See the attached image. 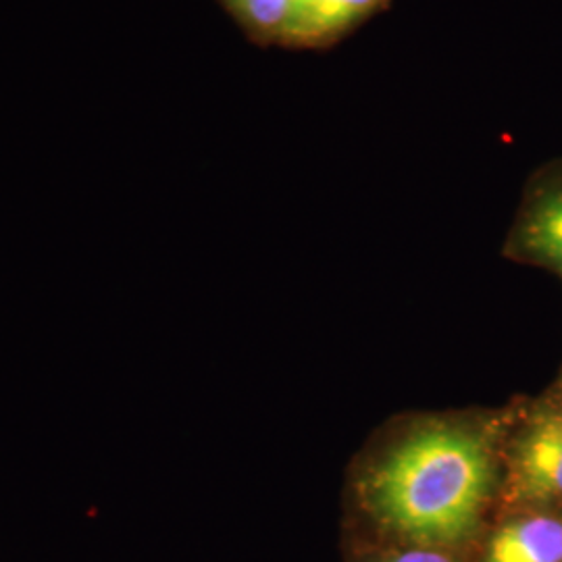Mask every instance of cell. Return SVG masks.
I'll return each instance as SVG.
<instances>
[{"label": "cell", "instance_id": "cell-1", "mask_svg": "<svg viewBox=\"0 0 562 562\" xmlns=\"http://www.w3.org/2000/svg\"><path fill=\"white\" fill-rule=\"evenodd\" d=\"M492 482V448L482 431L434 423L396 443L362 494L387 531L419 548H440L477 529Z\"/></svg>", "mask_w": 562, "mask_h": 562}, {"label": "cell", "instance_id": "cell-2", "mask_svg": "<svg viewBox=\"0 0 562 562\" xmlns=\"http://www.w3.org/2000/svg\"><path fill=\"white\" fill-rule=\"evenodd\" d=\"M259 46L323 50L344 41L392 0H220Z\"/></svg>", "mask_w": 562, "mask_h": 562}, {"label": "cell", "instance_id": "cell-3", "mask_svg": "<svg viewBox=\"0 0 562 562\" xmlns=\"http://www.w3.org/2000/svg\"><path fill=\"white\" fill-rule=\"evenodd\" d=\"M508 250L562 276V162L548 167L531 183Z\"/></svg>", "mask_w": 562, "mask_h": 562}, {"label": "cell", "instance_id": "cell-4", "mask_svg": "<svg viewBox=\"0 0 562 562\" xmlns=\"http://www.w3.org/2000/svg\"><path fill=\"white\" fill-rule=\"evenodd\" d=\"M513 490L525 501H562V411H548L522 429L513 448Z\"/></svg>", "mask_w": 562, "mask_h": 562}, {"label": "cell", "instance_id": "cell-5", "mask_svg": "<svg viewBox=\"0 0 562 562\" xmlns=\"http://www.w3.org/2000/svg\"><path fill=\"white\" fill-rule=\"evenodd\" d=\"M485 562H562V522L543 515L506 522L487 543Z\"/></svg>", "mask_w": 562, "mask_h": 562}, {"label": "cell", "instance_id": "cell-6", "mask_svg": "<svg viewBox=\"0 0 562 562\" xmlns=\"http://www.w3.org/2000/svg\"><path fill=\"white\" fill-rule=\"evenodd\" d=\"M385 562H452L448 557L440 554L436 548H413L406 552H398Z\"/></svg>", "mask_w": 562, "mask_h": 562}]
</instances>
